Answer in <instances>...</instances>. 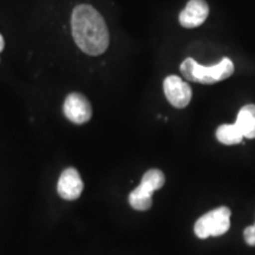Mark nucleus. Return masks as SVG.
<instances>
[{
    "label": "nucleus",
    "instance_id": "1",
    "mask_svg": "<svg viewBox=\"0 0 255 255\" xmlns=\"http://www.w3.org/2000/svg\"><path fill=\"white\" fill-rule=\"evenodd\" d=\"M72 36L77 46L90 56H100L109 46L107 24L97 9L90 5H78L71 15Z\"/></svg>",
    "mask_w": 255,
    "mask_h": 255
},
{
    "label": "nucleus",
    "instance_id": "2",
    "mask_svg": "<svg viewBox=\"0 0 255 255\" xmlns=\"http://www.w3.org/2000/svg\"><path fill=\"white\" fill-rule=\"evenodd\" d=\"M180 70L187 81L201 84H214L231 77L234 73V64L226 57L215 65L206 68L193 58H187L181 64Z\"/></svg>",
    "mask_w": 255,
    "mask_h": 255
},
{
    "label": "nucleus",
    "instance_id": "3",
    "mask_svg": "<svg viewBox=\"0 0 255 255\" xmlns=\"http://www.w3.org/2000/svg\"><path fill=\"white\" fill-rule=\"evenodd\" d=\"M231 214L228 207H219L210 210L195 222L194 226L195 235L200 239L223 235L231 227Z\"/></svg>",
    "mask_w": 255,
    "mask_h": 255
},
{
    "label": "nucleus",
    "instance_id": "4",
    "mask_svg": "<svg viewBox=\"0 0 255 255\" xmlns=\"http://www.w3.org/2000/svg\"><path fill=\"white\" fill-rule=\"evenodd\" d=\"M65 117L75 124H84L90 121L92 108L88 98L78 92H72L65 98L63 105Z\"/></svg>",
    "mask_w": 255,
    "mask_h": 255
},
{
    "label": "nucleus",
    "instance_id": "5",
    "mask_svg": "<svg viewBox=\"0 0 255 255\" xmlns=\"http://www.w3.org/2000/svg\"><path fill=\"white\" fill-rule=\"evenodd\" d=\"M164 95L169 103L177 109L186 108L191 101L190 85L178 76H168L163 83Z\"/></svg>",
    "mask_w": 255,
    "mask_h": 255
},
{
    "label": "nucleus",
    "instance_id": "6",
    "mask_svg": "<svg viewBox=\"0 0 255 255\" xmlns=\"http://www.w3.org/2000/svg\"><path fill=\"white\" fill-rule=\"evenodd\" d=\"M83 189L84 184L81 175L75 168H66L65 170H63L57 186V191L62 199L68 201L77 200L82 195Z\"/></svg>",
    "mask_w": 255,
    "mask_h": 255
},
{
    "label": "nucleus",
    "instance_id": "7",
    "mask_svg": "<svg viewBox=\"0 0 255 255\" xmlns=\"http://www.w3.org/2000/svg\"><path fill=\"white\" fill-rule=\"evenodd\" d=\"M209 14V6L206 0H189L178 17V21L186 28L199 27Z\"/></svg>",
    "mask_w": 255,
    "mask_h": 255
},
{
    "label": "nucleus",
    "instance_id": "8",
    "mask_svg": "<svg viewBox=\"0 0 255 255\" xmlns=\"http://www.w3.org/2000/svg\"><path fill=\"white\" fill-rule=\"evenodd\" d=\"M235 124L244 137L255 138V104H247L241 108Z\"/></svg>",
    "mask_w": 255,
    "mask_h": 255
},
{
    "label": "nucleus",
    "instance_id": "9",
    "mask_svg": "<svg viewBox=\"0 0 255 255\" xmlns=\"http://www.w3.org/2000/svg\"><path fill=\"white\" fill-rule=\"evenodd\" d=\"M216 138L222 144L234 145L242 142L244 135L237 124H222L216 130Z\"/></svg>",
    "mask_w": 255,
    "mask_h": 255
},
{
    "label": "nucleus",
    "instance_id": "10",
    "mask_svg": "<svg viewBox=\"0 0 255 255\" xmlns=\"http://www.w3.org/2000/svg\"><path fill=\"white\" fill-rule=\"evenodd\" d=\"M152 193L146 188L139 184L136 189H133L129 195V203L135 210L144 212L148 210L152 205Z\"/></svg>",
    "mask_w": 255,
    "mask_h": 255
},
{
    "label": "nucleus",
    "instance_id": "11",
    "mask_svg": "<svg viewBox=\"0 0 255 255\" xmlns=\"http://www.w3.org/2000/svg\"><path fill=\"white\" fill-rule=\"evenodd\" d=\"M165 183V177L164 174L162 173L158 169H150L146 173L143 175L141 186L146 188L148 190H150L151 193H154L155 190L161 189Z\"/></svg>",
    "mask_w": 255,
    "mask_h": 255
},
{
    "label": "nucleus",
    "instance_id": "12",
    "mask_svg": "<svg viewBox=\"0 0 255 255\" xmlns=\"http://www.w3.org/2000/svg\"><path fill=\"white\" fill-rule=\"evenodd\" d=\"M245 241L247 242L250 246H255V225L250 226L244 231Z\"/></svg>",
    "mask_w": 255,
    "mask_h": 255
},
{
    "label": "nucleus",
    "instance_id": "13",
    "mask_svg": "<svg viewBox=\"0 0 255 255\" xmlns=\"http://www.w3.org/2000/svg\"><path fill=\"white\" fill-rule=\"evenodd\" d=\"M4 46H5V41H4V38H2L1 34H0V52H1V51L4 50Z\"/></svg>",
    "mask_w": 255,
    "mask_h": 255
}]
</instances>
